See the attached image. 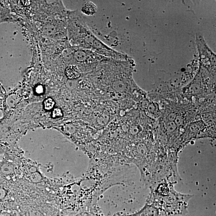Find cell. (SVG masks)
<instances>
[{
	"label": "cell",
	"mask_w": 216,
	"mask_h": 216,
	"mask_svg": "<svg viewBox=\"0 0 216 216\" xmlns=\"http://www.w3.org/2000/svg\"><path fill=\"white\" fill-rule=\"evenodd\" d=\"M36 91L38 94H41L43 92V88L42 86H38L36 89Z\"/></svg>",
	"instance_id": "8992f818"
},
{
	"label": "cell",
	"mask_w": 216,
	"mask_h": 216,
	"mask_svg": "<svg viewBox=\"0 0 216 216\" xmlns=\"http://www.w3.org/2000/svg\"><path fill=\"white\" fill-rule=\"evenodd\" d=\"M63 113L61 109L59 108H57L54 109L52 112V117L53 118H59L62 117Z\"/></svg>",
	"instance_id": "277c9868"
},
{
	"label": "cell",
	"mask_w": 216,
	"mask_h": 216,
	"mask_svg": "<svg viewBox=\"0 0 216 216\" xmlns=\"http://www.w3.org/2000/svg\"><path fill=\"white\" fill-rule=\"evenodd\" d=\"M46 30H47V32H48V34H49V32H50V34H52V33H53L54 31V28L52 26H51V27L49 26V27H47Z\"/></svg>",
	"instance_id": "5b68a950"
},
{
	"label": "cell",
	"mask_w": 216,
	"mask_h": 216,
	"mask_svg": "<svg viewBox=\"0 0 216 216\" xmlns=\"http://www.w3.org/2000/svg\"><path fill=\"white\" fill-rule=\"evenodd\" d=\"M55 102L51 98H49L45 100L44 102V106L45 109L50 110L54 107Z\"/></svg>",
	"instance_id": "3957f363"
},
{
	"label": "cell",
	"mask_w": 216,
	"mask_h": 216,
	"mask_svg": "<svg viewBox=\"0 0 216 216\" xmlns=\"http://www.w3.org/2000/svg\"><path fill=\"white\" fill-rule=\"evenodd\" d=\"M0 104H1V103H0Z\"/></svg>",
	"instance_id": "52a82bcc"
},
{
	"label": "cell",
	"mask_w": 216,
	"mask_h": 216,
	"mask_svg": "<svg viewBox=\"0 0 216 216\" xmlns=\"http://www.w3.org/2000/svg\"><path fill=\"white\" fill-rule=\"evenodd\" d=\"M65 74L68 79L72 80L78 79L81 74L79 68L74 65L68 66L65 69Z\"/></svg>",
	"instance_id": "6da1fadb"
},
{
	"label": "cell",
	"mask_w": 216,
	"mask_h": 216,
	"mask_svg": "<svg viewBox=\"0 0 216 216\" xmlns=\"http://www.w3.org/2000/svg\"><path fill=\"white\" fill-rule=\"evenodd\" d=\"M81 11L83 13L88 16L94 15L97 12V6L92 2H85L82 7Z\"/></svg>",
	"instance_id": "7a4b0ae2"
}]
</instances>
